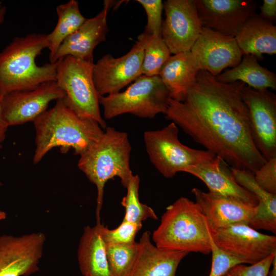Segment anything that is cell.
Here are the masks:
<instances>
[{
    "label": "cell",
    "mask_w": 276,
    "mask_h": 276,
    "mask_svg": "<svg viewBox=\"0 0 276 276\" xmlns=\"http://www.w3.org/2000/svg\"><path fill=\"white\" fill-rule=\"evenodd\" d=\"M203 27L235 37L242 25L255 14L251 0H195Z\"/></svg>",
    "instance_id": "16"
},
{
    "label": "cell",
    "mask_w": 276,
    "mask_h": 276,
    "mask_svg": "<svg viewBox=\"0 0 276 276\" xmlns=\"http://www.w3.org/2000/svg\"><path fill=\"white\" fill-rule=\"evenodd\" d=\"M36 148L33 163H39L51 149L58 147L62 153L70 149L80 155L97 141L104 131L96 121L78 116L62 99L34 121Z\"/></svg>",
    "instance_id": "2"
},
{
    "label": "cell",
    "mask_w": 276,
    "mask_h": 276,
    "mask_svg": "<svg viewBox=\"0 0 276 276\" xmlns=\"http://www.w3.org/2000/svg\"><path fill=\"white\" fill-rule=\"evenodd\" d=\"M210 233L219 248L242 264H255L276 252V237L262 234L247 223L233 224Z\"/></svg>",
    "instance_id": "9"
},
{
    "label": "cell",
    "mask_w": 276,
    "mask_h": 276,
    "mask_svg": "<svg viewBox=\"0 0 276 276\" xmlns=\"http://www.w3.org/2000/svg\"><path fill=\"white\" fill-rule=\"evenodd\" d=\"M170 99V93L158 75H142L122 92L99 96V103L105 119L125 113L152 119L159 113L165 114Z\"/></svg>",
    "instance_id": "6"
},
{
    "label": "cell",
    "mask_w": 276,
    "mask_h": 276,
    "mask_svg": "<svg viewBox=\"0 0 276 276\" xmlns=\"http://www.w3.org/2000/svg\"><path fill=\"white\" fill-rule=\"evenodd\" d=\"M163 6L161 36L171 54L190 51L202 28L195 0H167Z\"/></svg>",
    "instance_id": "11"
},
{
    "label": "cell",
    "mask_w": 276,
    "mask_h": 276,
    "mask_svg": "<svg viewBox=\"0 0 276 276\" xmlns=\"http://www.w3.org/2000/svg\"><path fill=\"white\" fill-rule=\"evenodd\" d=\"M241 81L224 83L205 71L182 102L170 100L165 118L232 168L252 172L267 160L252 140Z\"/></svg>",
    "instance_id": "1"
},
{
    "label": "cell",
    "mask_w": 276,
    "mask_h": 276,
    "mask_svg": "<svg viewBox=\"0 0 276 276\" xmlns=\"http://www.w3.org/2000/svg\"><path fill=\"white\" fill-rule=\"evenodd\" d=\"M139 248L138 242L106 244V253L111 276H126Z\"/></svg>",
    "instance_id": "29"
},
{
    "label": "cell",
    "mask_w": 276,
    "mask_h": 276,
    "mask_svg": "<svg viewBox=\"0 0 276 276\" xmlns=\"http://www.w3.org/2000/svg\"><path fill=\"white\" fill-rule=\"evenodd\" d=\"M144 8L147 17V23L144 32L161 36L162 14L164 9L161 0H136Z\"/></svg>",
    "instance_id": "31"
},
{
    "label": "cell",
    "mask_w": 276,
    "mask_h": 276,
    "mask_svg": "<svg viewBox=\"0 0 276 276\" xmlns=\"http://www.w3.org/2000/svg\"><path fill=\"white\" fill-rule=\"evenodd\" d=\"M260 15L272 22L276 19V1L264 0L260 7Z\"/></svg>",
    "instance_id": "35"
},
{
    "label": "cell",
    "mask_w": 276,
    "mask_h": 276,
    "mask_svg": "<svg viewBox=\"0 0 276 276\" xmlns=\"http://www.w3.org/2000/svg\"><path fill=\"white\" fill-rule=\"evenodd\" d=\"M211 244L212 264L209 276H223L234 266L242 264L237 259L219 248L214 243L212 237Z\"/></svg>",
    "instance_id": "32"
},
{
    "label": "cell",
    "mask_w": 276,
    "mask_h": 276,
    "mask_svg": "<svg viewBox=\"0 0 276 276\" xmlns=\"http://www.w3.org/2000/svg\"><path fill=\"white\" fill-rule=\"evenodd\" d=\"M94 62L67 56L59 60L56 82L64 91V105L79 116L96 121L103 129L106 123L99 107V95L93 80Z\"/></svg>",
    "instance_id": "7"
},
{
    "label": "cell",
    "mask_w": 276,
    "mask_h": 276,
    "mask_svg": "<svg viewBox=\"0 0 276 276\" xmlns=\"http://www.w3.org/2000/svg\"><path fill=\"white\" fill-rule=\"evenodd\" d=\"M46 237L42 232L0 237V276H29L39 270Z\"/></svg>",
    "instance_id": "12"
},
{
    "label": "cell",
    "mask_w": 276,
    "mask_h": 276,
    "mask_svg": "<svg viewBox=\"0 0 276 276\" xmlns=\"http://www.w3.org/2000/svg\"><path fill=\"white\" fill-rule=\"evenodd\" d=\"M6 218V213L4 212L0 211V221L5 219Z\"/></svg>",
    "instance_id": "39"
},
{
    "label": "cell",
    "mask_w": 276,
    "mask_h": 276,
    "mask_svg": "<svg viewBox=\"0 0 276 276\" xmlns=\"http://www.w3.org/2000/svg\"><path fill=\"white\" fill-rule=\"evenodd\" d=\"M276 252L254 264H239L231 268L223 276H267Z\"/></svg>",
    "instance_id": "33"
},
{
    "label": "cell",
    "mask_w": 276,
    "mask_h": 276,
    "mask_svg": "<svg viewBox=\"0 0 276 276\" xmlns=\"http://www.w3.org/2000/svg\"><path fill=\"white\" fill-rule=\"evenodd\" d=\"M142 227V224L122 220L116 228L109 229L101 223V233L106 244H124L135 242L137 233Z\"/></svg>",
    "instance_id": "30"
},
{
    "label": "cell",
    "mask_w": 276,
    "mask_h": 276,
    "mask_svg": "<svg viewBox=\"0 0 276 276\" xmlns=\"http://www.w3.org/2000/svg\"><path fill=\"white\" fill-rule=\"evenodd\" d=\"M271 269L269 270L267 276H276V256L273 259Z\"/></svg>",
    "instance_id": "37"
},
{
    "label": "cell",
    "mask_w": 276,
    "mask_h": 276,
    "mask_svg": "<svg viewBox=\"0 0 276 276\" xmlns=\"http://www.w3.org/2000/svg\"><path fill=\"white\" fill-rule=\"evenodd\" d=\"M101 224L96 221L94 226H86L80 237L77 259L83 276H111Z\"/></svg>",
    "instance_id": "23"
},
{
    "label": "cell",
    "mask_w": 276,
    "mask_h": 276,
    "mask_svg": "<svg viewBox=\"0 0 276 276\" xmlns=\"http://www.w3.org/2000/svg\"><path fill=\"white\" fill-rule=\"evenodd\" d=\"M243 54L262 60L263 54L276 53V26L259 14H254L240 27L235 36Z\"/></svg>",
    "instance_id": "21"
},
{
    "label": "cell",
    "mask_w": 276,
    "mask_h": 276,
    "mask_svg": "<svg viewBox=\"0 0 276 276\" xmlns=\"http://www.w3.org/2000/svg\"><path fill=\"white\" fill-rule=\"evenodd\" d=\"M47 34L31 33L15 37L0 51V96L34 89L55 81L59 61L38 66L36 57L48 49Z\"/></svg>",
    "instance_id": "3"
},
{
    "label": "cell",
    "mask_w": 276,
    "mask_h": 276,
    "mask_svg": "<svg viewBox=\"0 0 276 276\" xmlns=\"http://www.w3.org/2000/svg\"><path fill=\"white\" fill-rule=\"evenodd\" d=\"M190 52L199 70L207 71L215 77L226 67L237 66L243 55L235 37L203 27Z\"/></svg>",
    "instance_id": "14"
},
{
    "label": "cell",
    "mask_w": 276,
    "mask_h": 276,
    "mask_svg": "<svg viewBox=\"0 0 276 276\" xmlns=\"http://www.w3.org/2000/svg\"><path fill=\"white\" fill-rule=\"evenodd\" d=\"M58 21L51 33L47 34L49 59L51 61L64 39L77 30L86 18L81 14L78 2L70 0L56 7Z\"/></svg>",
    "instance_id": "26"
},
{
    "label": "cell",
    "mask_w": 276,
    "mask_h": 276,
    "mask_svg": "<svg viewBox=\"0 0 276 276\" xmlns=\"http://www.w3.org/2000/svg\"><path fill=\"white\" fill-rule=\"evenodd\" d=\"M144 52L138 41L124 55L114 58L104 55L94 64L93 77L96 90L104 96L120 90L142 75Z\"/></svg>",
    "instance_id": "13"
},
{
    "label": "cell",
    "mask_w": 276,
    "mask_h": 276,
    "mask_svg": "<svg viewBox=\"0 0 276 276\" xmlns=\"http://www.w3.org/2000/svg\"><path fill=\"white\" fill-rule=\"evenodd\" d=\"M190 51L171 56L158 76L168 89L171 99L183 101L196 82L199 71Z\"/></svg>",
    "instance_id": "22"
},
{
    "label": "cell",
    "mask_w": 276,
    "mask_h": 276,
    "mask_svg": "<svg viewBox=\"0 0 276 276\" xmlns=\"http://www.w3.org/2000/svg\"><path fill=\"white\" fill-rule=\"evenodd\" d=\"M216 78L224 83L241 81L257 90L276 89L275 74L262 66L257 58L250 54L243 55L237 66L220 74Z\"/></svg>",
    "instance_id": "25"
},
{
    "label": "cell",
    "mask_w": 276,
    "mask_h": 276,
    "mask_svg": "<svg viewBox=\"0 0 276 276\" xmlns=\"http://www.w3.org/2000/svg\"><path fill=\"white\" fill-rule=\"evenodd\" d=\"M237 182L258 199L257 212L248 225L255 229L276 233V194L269 193L256 182L254 173L231 168Z\"/></svg>",
    "instance_id": "24"
},
{
    "label": "cell",
    "mask_w": 276,
    "mask_h": 276,
    "mask_svg": "<svg viewBox=\"0 0 276 276\" xmlns=\"http://www.w3.org/2000/svg\"><path fill=\"white\" fill-rule=\"evenodd\" d=\"M8 127L9 126L4 117L2 97L0 96V144L4 141L6 138V132Z\"/></svg>",
    "instance_id": "36"
},
{
    "label": "cell",
    "mask_w": 276,
    "mask_h": 276,
    "mask_svg": "<svg viewBox=\"0 0 276 276\" xmlns=\"http://www.w3.org/2000/svg\"><path fill=\"white\" fill-rule=\"evenodd\" d=\"M64 96L56 81L44 82L31 90L11 92L2 98L4 118L9 126L34 121L47 110L50 102Z\"/></svg>",
    "instance_id": "15"
},
{
    "label": "cell",
    "mask_w": 276,
    "mask_h": 276,
    "mask_svg": "<svg viewBox=\"0 0 276 276\" xmlns=\"http://www.w3.org/2000/svg\"><path fill=\"white\" fill-rule=\"evenodd\" d=\"M1 148H2V145H1V144H0V149H1ZM2 185V184L1 182L0 181V186H1Z\"/></svg>",
    "instance_id": "40"
},
{
    "label": "cell",
    "mask_w": 276,
    "mask_h": 276,
    "mask_svg": "<svg viewBox=\"0 0 276 276\" xmlns=\"http://www.w3.org/2000/svg\"><path fill=\"white\" fill-rule=\"evenodd\" d=\"M137 41L142 44L144 52L142 75H158L162 67L171 56L162 36L143 32L139 35Z\"/></svg>",
    "instance_id": "27"
},
{
    "label": "cell",
    "mask_w": 276,
    "mask_h": 276,
    "mask_svg": "<svg viewBox=\"0 0 276 276\" xmlns=\"http://www.w3.org/2000/svg\"><path fill=\"white\" fill-rule=\"evenodd\" d=\"M138 243L137 255L126 276H175L181 261L189 254L157 247L148 231L143 233Z\"/></svg>",
    "instance_id": "19"
},
{
    "label": "cell",
    "mask_w": 276,
    "mask_h": 276,
    "mask_svg": "<svg viewBox=\"0 0 276 276\" xmlns=\"http://www.w3.org/2000/svg\"><path fill=\"white\" fill-rule=\"evenodd\" d=\"M258 185L266 192L276 194V157L268 160L254 172Z\"/></svg>",
    "instance_id": "34"
},
{
    "label": "cell",
    "mask_w": 276,
    "mask_h": 276,
    "mask_svg": "<svg viewBox=\"0 0 276 276\" xmlns=\"http://www.w3.org/2000/svg\"><path fill=\"white\" fill-rule=\"evenodd\" d=\"M178 128L173 122L162 129L144 133L146 152L152 164L166 178L190 167L210 160L216 155L208 150L190 148L178 137Z\"/></svg>",
    "instance_id": "8"
},
{
    "label": "cell",
    "mask_w": 276,
    "mask_h": 276,
    "mask_svg": "<svg viewBox=\"0 0 276 276\" xmlns=\"http://www.w3.org/2000/svg\"><path fill=\"white\" fill-rule=\"evenodd\" d=\"M202 180L209 192L237 198L257 205L258 200L236 181L229 166L219 156L189 168L186 171Z\"/></svg>",
    "instance_id": "20"
},
{
    "label": "cell",
    "mask_w": 276,
    "mask_h": 276,
    "mask_svg": "<svg viewBox=\"0 0 276 276\" xmlns=\"http://www.w3.org/2000/svg\"><path fill=\"white\" fill-rule=\"evenodd\" d=\"M140 178L138 175H132L126 187L127 194L123 197L121 205L125 208V215L123 220L137 224L150 218L158 219L154 211L149 206L140 202L139 190Z\"/></svg>",
    "instance_id": "28"
},
{
    "label": "cell",
    "mask_w": 276,
    "mask_h": 276,
    "mask_svg": "<svg viewBox=\"0 0 276 276\" xmlns=\"http://www.w3.org/2000/svg\"><path fill=\"white\" fill-rule=\"evenodd\" d=\"M243 99L249 110L254 142L268 160L276 157V96L268 89L257 90L245 85Z\"/></svg>",
    "instance_id": "10"
},
{
    "label": "cell",
    "mask_w": 276,
    "mask_h": 276,
    "mask_svg": "<svg viewBox=\"0 0 276 276\" xmlns=\"http://www.w3.org/2000/svg\"><path fill=\"white\" fill-rule=\"evenodd\" d=\"M131 150L127 133L108 126L99 139L80 155L79 169L97 190L96 221H100L106 182L118 177L126 188L133 175L130 167Z\"/></svg>",
    "instance_id": "4"
},
{
    "label": "cell",
    "mask_w": 276,
    "mask_h": 276,
    "mask_svg": "<svg viewBox=\"0 0 276 276\" xmlns=\"http://www.w3.org/2000/svg\"><path fill=\"white\" fill-rule=\"evenodd\" d=\"M111 3V1H104L101 12L92 18H86L77 30L67 37L50 62H56L67 56L93 62L95 48L106 39L108 32L107 17Z\"/></svg>",
    "instance_id": "18"
},
{
    "label": "cell",
    "mask_w": 276,
    "mask_h": 276,
    "mask_svg": "<svg viewBox=\"0 0 276 276\" xmlns=\"http://www.w3.org/2000/svg\"><path fill=\"white\" fill-rule=\"evenodd\" d=\"M151 239L157 247L164 250L204 255L211 252L207 220L198 204L185 197L166 208Z\"/></svg>",
    "instance_id": "5"
},
{
    "label": "cell",
    "mask_w": 276,
    "mask_h": 276,
    "mask_svg": "<svg viewBox=\"0 0 276 276\" xmlns=\"http://www.w3.org/2000/svg\"><path fill=\"white\" fill-rule=\"evenodd\" d=\"M192 193L210 230L238 223L248 224L257 212V205L237 198L204 192L196 188Z\"/></svg>",
    "instance_id": "17"
},
{
    "label": "cell",
    "mask_w": 276,
    "mask_h": 276,
    "mask_svg": "<svg viewBox=\"0 0 276 276\" xmlns=\"http://www.w3.org/2000/svg\"><path fill=\"white\" fill-rule=\"evenodd\" d=\"M6 12L7 9L6 7L0 6V27L4 21Z\"/></svg>",
    "instance_id": "38"
}]
</instances>
